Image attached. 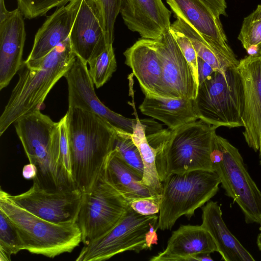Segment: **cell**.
I'll use <instances>...</instances> for the list:
<instances>
[{
	"label": "cell",
	"mask_w": 261,
	"mask_h": 261,
	"mask_svg": "<svg viewBox=\"0 0 261 261\" xmlns=\"http://www.w3.org/2000/svg\"><path fill=\"white\" fill-rule=\"evenodd\" d=\"M71 175L82 194L91 192L113 150L116 129L95 114L68 107L65 115Z\"/></svg>",
	"instance_id": "1"
},
{
	"label": "cell",
	"mask_w": 261,
	"mask_h": 261,
	"mask_svg": "<svg viewBox=\"0 0 261 261\" xmlns=\"http://www.w3.org/2000/svg\"><path fill=\"white\" fill-rule=\"evenodd\" d=\"M76 58L69 37L46 56L23 61L18 80L0 117V135L18 119L40 110L47 94Z\"/></svg>",
	"instance_id": "2"
},
{
	"label": "cell",
	"mask_w": 261,
	"mask_h": 261,
	"mask_svg": "<svg viewBox=\"0 0 261 261\" xmlns=\"http://www.w3.org/2000/svg\"><path fill=\"white\" fill-rule=\"evenodd\" d=\"M217 128L199 119L173 130L162 128L146 135L155 152L161 182L173 173L214 171L211 153Z\"/></svg>",
	"instance_id": "3"
},
{
	"label": "cell",
	"mask_w": 261,
	"mask_h": 261,
	"mask_svg": "<svg viewBox=\"0 0 261 261\" xmlns=\"http://www.w3.org/2000/svg\"><path fill=\"white\" fill-rule=\"evenodd\" d=\"M14 123L29 162L37 169L33 182L52 190L76 189L60 166V122L53 121L38 110Z\"/></svg>",
	"instance_id": "4"
},
{
	"label": "cell",
	"mask_w": 261,
	"mask_h": 261,
	"mask_svg": "<svg viewBox=\"0 0 261 261\" xmlns=\"http://www.w3.org/2000/svg\"><path fill=\"white\" fill-rule=\"evenodd\" d=\"M0 210L17 229L24 245L31 253L54 258L72 252L82 243L76 222L57 224L42 219L15 203L10 194L1 189Z\"/></svg>",
	"instance_id": "5"
},
{
	"label": "cell",
	"mask_w": 261,
	"mask_h": 261,
	"mask_svg": "<svg viewBox=\"0 0 261 261\" xmlns=\"http://www.w3.org/2000/svg\"><path fill=\"white\" fill-rule=\"evenodd\" d=\"M220 184L213 171L195 170L169 175L162 182V193L158 228L170 230L177 219H189L219 190Z\"/></svg>",
	"instance_id": "6"
},
{
	"label": "cell",
	"mask_w": 261,
	"mask_h": 261,
	"mask_svg": "<svg viewBox=\"0 0 261 261\" xmlns=\"http://www.w3.org/2000/svg\"><path fill=\"white\" fill-rule=\"evenodd\" d=\"M193 106L198 119L216 128L243 126V88L237 68L214 71L199 85Z\"/></svg>",
	"instance_id": "7"
},
{
	"label": "cell",
	"mask_w": 261,
	"mask_h": 261,
	"mask_svg": "<svg viewBox=\"0 0 261 261\" xmlns=\"http://www.w3.org/2000/svg\"><path fill=\"white\" fill-rule=\"evenodd\" d=\"M211 159L226 195L239 206L245 222L261 225V191L248 173L238 149L216 133Z\"/></svg>",
	"instance_id": "8"
},
{
	"label": "cell",
	"mask_w": 261,
	"mask_h": 261,
	"mask_svg": "<svg viewBox=\"0 0 261 261\" xmlns=\"http://www.w3.org/2000/svg\"><path fill=\"white\" fill-rule=\"evenodd\" d=\"M158 218L156 214L141 215L129 206L113 228L84 245L76 260H105L126 251L150 249L158 244Z\"/></svg>",
	"instance_id": "9"
},
{
	"label": "cell",
	"mask_w": 261,
	"mask_h": 261,
	"mask_svg": "<svg viewBox=\"0 0 261 261\" xmlns=\"http://www.w3.org/2000/svg\"><path fill=\"white\" fill-rule=\"evenodd\" d=\"M129 206L123 195L107 180L103 172L94 189L83 194L76 220L82 242L87 245L110 230Z\"/></svg>",
	"instance_id": "10"
},
{
	"label": "cell",
	"mask_w": 261,
	"mask_h": 261,
	"mask_svg": "<svg viewBox=\"0 0 261 261\" xmlns=\"http://www.w3.org/2000/svg\"><path fill=\"white\" fill-rule=\"evenodd\" d=\"M10 196L18 205L42 219L68 224L76 222L83 194L77 189L52 190L33 182L28 191Z\"/></svg>",
	"instance_id": "11"
},
{
	"label": "cell",
	"mask_w": 261,
	"mask_h": 261,
	"mask_svg": "<svg viewBox=\"0 0 261 261\" xmlns=\"http://www.w3.org/2000/svg\"><path fill=\"white\" fill-rule=\"evenodd\" d=\"M153 40L162 64V97L194 100L197 86L190 67L170 32Z\"/></svg>",
	"instance_id": "12"
},
{
	"label": "cell",
	"mask_w": 261,
	"mask_h": 261,
	"mask_svg": "<svg viewBox=\"0 0 261 261\" xmlns=\"http://www.w3.org/2000/svg\"><path fill=\"white\" fill-rule=\"evenodd\" d=\"M68 85V107H74L98 115L116 129L129 134L133 132L137 119L126 118L111 110L96 95L87 64L76 56L65 74Z\"/></svg>",
	"instance_id": "13"
},
{
	"label": "cell",
	"mask_w": 261,
	"mask_h": 261,
	"mask_svg": "<svg viewBox=\"0 0 261 261\" xmlns=\"http://www.w3.org/2000/svg\"><path fill=\"white\" fill-rule=\"evenodd\" d=\"M243 88V135L248 146L259 151L261 142V56H248L237 67Z\"/></svg>",
	"instance_id": "14"
},
{
	"label": "cell",
	"mask_w": 261,
	"mask_h": 261,
	"mask_svg": "<svg viewBox=\"0 0 261 261\" xmlns=\"http://www.w3.org/2000/svg\"><path fill=\"white\" fill-rule=\"evenodd\" d=\"M24 17L18 8L0 14V90L9 84L23 62Z\"/></svg>",
	"instance_id": "15"
},
{
	"label": "cell",
	"mask_w": 261,
	"mask_h": 261,
	"mask_svg": "<svg viewBox=\"0 0 261 261\" xmlns=\"http://www.w3.org/2000/svg\"><path fill=\"white\" fill-rule=\"evenodd\" d=\"M69 39L73 52L87 64L108 45L98 11L91 0H82Z\"/></svg>",
	"instance_id": "16"
},
{
	"label": "cell",
	"mask_w": 261,
	"mask_h": 261,
	"mask_svg": "<svg viewBox=\"0 0 261 261\" xmlns=\"http://www.w3.org/2000/svg\"><path fill=\"white\" fill-rule=\"evenodd\" d=\"M120 14L127 28L142 38L156 39L170 29L171 12L162 0H122Z\"/></svg>",
	"instance_id": "17"
},
{
	"label": "cell",
	"mask_w": 261,
	"mask_h": 261,
	"mask_svg": "<svg viewBox=\"0 0 261 261\" xmlns=\"http://www.w3.org/2000/svg\"><path fill=\"white\" fill-rule=\"evenodd\" d=\"M129 66L145 95L162 97V67L153 40L138 39L124 53Z\"/></svg>",
	"instance_id": "18"
},
{
	"label": "cell",
	"mask_w": 261,
	"mask_h": 261,
	"mask_svg": "<svg viewBox=\"0 0 261 261\" xmlns=\"http://www.w3.org/2000/svg\"><path fill=\"white\" fill-rule=\"evenodd\" d=\"M82 0H71L57 9L37 32L27 60L41 58L69 37Z\"/></svg>",
	"instance_id": "19"
},
{
	"label": "cell",
	"mask_w": 261,
	"mask_h": 261,
	"mask_svg": "<svg viewBox=\"0 0 261 261\" xmlns=\"http://www.w3.org/2000/svg\"><path fill=\"white\" fill-rule=\"evenodd\" d=\"M217 252L210 233L201 225H182L172 232L166 248L150 261H189V256Z\"/></svg>",
	"instance_id": "20"
},
{
	"label": "cell",
	"mask_w": 261,
	"mask_h": 261,
	"mask_svg": "<svg viewBox=\"0 0 261 261\" xmlns=\"http://www.w3.org/2000/svg\"><path fill=\"white\" fill-rule=\"evenodd\" d=\"M201 225L211 235L217 252L225 261H254L255 259L229 231L223 218L220 206L210 201L202 208Z\"/></svg>",
	"instance_id": "21"
},
{
	"label": "cell",
	"mask_w": 261,
	"mask_h": 261,
	"mask_svg": "<svg viewBox=\"0 0 261 261\" xmlns=\"http://www.w3.org/2000/svg\"><path fill=\"white\" fill-rule=\"evenodd\" d=\"M176 18L186 22L200 34L221 44L227 39L220 17L200 0H166Z\"/></svg>",
	"instance_id": "22"
},
{
	"label": "cell",
	"mask_w": 261,
	"mask_h": 261,
	"mask_svg": "<svg viewBox=\"0 0 261 261\" xmlns=\"http://www.w3.org/2000/svg\"><path fill=\"white\" fill-rule=\"evenodd\" d=\"M171 25L190 39L198 56L210 64L214 71L237 68L239 61L228 44H221L200 34L179 18Z\"/></svg>",
	"instance_id": "23"
},
{
	"label": "cell",
	"mask_w": 261,
	"mask_h": 261,
	"mask_svg": "<svg viewBox=\"0 0 261 261\" xmlns=\"http://www.w3.org/2000/svg\"><path fill=\"white\" fill-rule=\"evenodd\" d=\"M139 108L142 114L163 122L171 130L198 119L192 99L145 95Z\"/></svg>",
	"instance_id": "24"
},
{
	"label": "cell",
	"mask_w": 261,
	"mask_h": 261,
	"mask_svg": "<svg viewBox=\"0 0 261 261\" xmlns=\"http://www.w3.org/2000/svg\"><path fill=\"white\" fill-rule=\"evenodd\" d=\"M104 173L107 180L128 203L136 199L153 196L149 189L140 183L142 176L128 166L114 149L109 156Z\"/></svg>",
	"instance_id": "25"
},
{
	"label": "cell",
	"mask_w": 261,
	"mask_h": 261,
	"mask_svg": "<svg viewBox=\"0 0 261 261\" xmlns=\"http://www.w3.org/2000/svg\"><path fill=\"white\" fill-rule=\"evenodd\" d=\"M137 119L132 137L139 150L144 165L143 177L140 183L147 187L153 196L161 197L162 182L157 171L155 152L148 142L144 125L140 119Z\"/></svg>",
	"instance_id": "26"
},
{
	"label": "cell",
	"mask_w": 261,
	"mask_h": 261,
	"mask_svg": "<svg viewBox=\"0 0 261 261\" xmlns=\"http://www.w3.org/2000/svg\"><path fill=\"white\" fill-rule=\"evenodd\" d=\"M238 39L249 56H261V4L244 18Z\"/></svg>",
	"instance_id": "27"
},
{
	"label": "cell",
	"mask_w": 261,
	"mask_h": 261,
	"mask_svg": "<svg viewBox=\"0 0 261 261\" xmlns=\"http://www.w3.org/2000/svg\"><path fill=\"white\" fill-rule=\"evenodd\" d=\"M24 250V245L15 226L7 215L0 210L1 261H9L12 255Z\"/></svg>",
	"instance_id": "28"
},
{
	"label": "cell",
	"mask_w": 261,
	"mask_h": 261,
	"mask_svg": "<svg viewBox=\"0 0 261 261\" xmlns=\"http://www.w3.org/2000/svg\"><path fill=\"white\" fill-rule=\"evenodd\" d=\"M89 72L97 88L102 87L111 77L117 68L113 44L108 45L97 57L88 63Z\"/></svg>",
	"instance_id": "29"
},
{
	"label": "cell",
	"mask_w": 261,
	"mask_h": 261,
	"mask_svg": "<svg viewBox=\"0 0 261 261\" xmlns=\"http://www.w3.org/2000/svg\"><path fill=\"white\" fill-rule=\"evenodd\" d=\"M114 148L123 161L142 176L144 165L139 150L134 142L132 134L116 129Z\"/></svg>",
	"instance_id": "30"
},
{
	"label": "cell",
	"mask_w": 261,
	"mask_h": 261,
	"mask_svg": "<svg viewBox=\"0 0 261 261\" xmlns=\"http://www.w3.org/2000/svg\"><path fill=\"white\" fill-rule=\"evenodd\" d=\"M95 5L100 19L107 42L113 44L114 40V26L120 13L122 0H91Z\"/></svg>",
	"instance_id": "31"
},
{
	"label": "cell",
	"mask_w": 261,
	"mask_h": 261,
	"mask_svg": "<svg viewBox=\"0 0 261 261\" xmlns=\"http://www.w3.org/2000/svg\"><path fill=\"white\" fill-rule=\"evenodd\" d=\"M71 0H17V8L28 19L45 14L55 7L63 6Z\"/></svg>",
	"instance_id": "32"
},
{
	"label": "cell",
	"mask_w": 261,
	"mask_h": 261,
	"mask_svg": "<svg viewBox=\"0 0 261 261\" xmlns=\"http://www.w3.org/2000/svg\"><path fill=\"white\" fill-rule=\"evenodd\" d=\"M192 70L198 87V56L190 39L181 32L171 25L169 30Z\"/></svg>",
	"instance_id": "33"
},
{
	"label": "cell",
	"mask_w": 261,
	"mask_h": 261,
	"mask_svg": "<svg viewBox=\"0 0 261 261\" xmlns=\"http://www.w3.org/2000/svg\"><path fill=\"white\" fill-rule=\"evenodd\" d=\"M161 197L140 198L129 202L130 206L143 215L156 214L160 212Z\"/></svg>",
	"instance_id": "34"
},
{
	"label": "cell",
	"mask_w": 261,
	"mask_h": 261,
	"mask_svg": "<svg viewBox=\"0 0 261 261\" xmlns=\"http://www.w3.org/2000/svg\"><path fill=\"white\" fill-rule=\"evenodd\" d=\"M217 16L226 15L227 4L225 0H200Z\"/></svg>",
	"instance_id": "35"
},
{
	"label": "cell",
	"mask_w": 261,
	"mask_h": 261,
	"mask_svg": "<svg viewBox=\"0 0 261 261\" xmlns=\"http://www.w3.org/2000/svg\"><path fill=\"white\" fill-rule=\"evenodd\" d=\"M198 68L199 85L203 82L214 71V70L210 64L199 57L198 59Z\"/></svg>",
	"instance_id": "36"
},
{
	"label": "cell",
	"mask_w": 261,
	"mask_h": 261,
	"mask_svg": "<svg viewBox=\"0 0 261 261\" xmlns=\"http://www.w3.org/2000/svg\"><path fill=\"white\" fill-rule=\"evenodd\" d=\"M37 174V169L35 165L29 163L23 166L22 169L23 177L26 179H34Z\"/></svg>",
	"instance_id": "37"
},
{
	"label": "cell",
	"mask_w": 261,
	"mask_h": 261,
	"mask_svg": "<svg viewBox=\"0 0 261 261\" xmlns=\"http://www.w3.org/2000/svg\"><path fill=\"white\" fill-rule=\"evenodd\" d=\"M256 243L259 250L261 251V233L257 236Z\"/></svg>",
	"instance_id": "38"
},
{
	"label": "cell",
	"mask_w": 261,
	"mask_h": 261,
	"mask_svg": "<svg viewBox=\"0 0 261 261\" xmlns=\"http://www.w3.org/2000/svg\"><path fill=\"white\" fill-rule=\"evenodd\" d=\"M259 151L260 164L261 165V142H260V145Z\"/></svg>",
	"instance_id": "39"
}]
</instances>
